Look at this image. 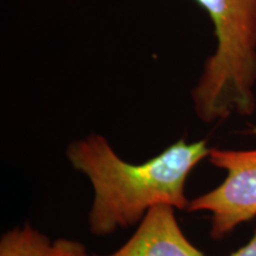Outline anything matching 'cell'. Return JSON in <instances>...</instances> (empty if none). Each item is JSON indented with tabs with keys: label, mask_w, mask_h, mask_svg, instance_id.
I'll use <instances>...</instances> for the list:
<instances>
[{
	"label": "cell",
	"mask_w": 256,
	"mask_h": 256,
	"mask_svg": "<svg viewBox=\"0 0 256 256\" xmlns=\"http://www.w3.org/2000/svg\"><path fill=\"white\" fill-rule=\"evenodd\" d=\"M50 256H90L83 243L69 238H57L54 241Z\"/></svg>",
	"instance_id": "8992f818"
},
{
	"label": "cell",
	"mask_w": 256,
	"mask_h": 256,
	"mask_svg": "<svg viewBox=\"0 0 256 256\" xmlns=\"http://www.w3.org/2000/svg\"><path fill=\"white\" fill-rule=\"evenodd\" d=\"M54 242L28 224L6 232L0 238V256H50Z\"/></svg>",
	"instance_id": "5b68a950"
},
{
	"label": "cell",
	"mask_w": 256,
	"mask_h": 256,
	"mask_svg": "<svg viewBox=\"0 0 256 256\" xmlns=\"http://www.w3.org/2000/svg\"><path fill=\"white\" fill-rule=\"evenodd\" d=\"M174 209L168 204L151 208L132 238L104 256H204L182 232Z\"/></svg>",
	"instance_id": "277c9868"
},
{
	"label": "cell",
	"mask_w": 256,
	"mask_h": 256,
	"mask_svg": "<svg viewBox=\"0 0 256 256\" xmlns=\"http://www.w3.org/2000/svg\"><path fill=\"white\" fill-rule=\"evenodd\" d=\"M209 16L216 46L191 90L194 114L215 124L256 110V0H196Z\"/></svg>",
	"instance_id": "7a4b0ae2"
},
{
	"label": "cell",
	"mask_w": 256,
	"mask_h": 256,
	"mask_svg": "<svg viewBox=\"0 0 256 256\" xmlns=\"http://www.w3.org/2000/svg\"><path fill=\"white\" fill-rule=\"evenodd\" d=\"M210 150L206 140L188 142L180 139L142 164H130L101 134L90 133L74 140L66 147V158L94 188L88 216L90 232L107 236L132 226L159 204L188 210V177L209 156Z\"/></svg>",
	"instance_id": "6da1fadb"
},
{
	"label": "cell",
	"mask_w": 256,
	"mask_h": 256,
	"mask_svg": "<svg viewBox=\"0 0 256 256\" xmlns=\"http://www.w3.org/2000/svg\"><path fill=\"white\" fill-rule=\"evenodd\" d=\"M230 256H256V230L247 244L234 252Z\"/></svg>",
	"instance_id": "52a82bcc"
},
{
	"label": "cell",
	"mask_w": 256,
	"mask_h": 256,
	"mask_svg": "<svg viewBox=\"0 0 256 256\" xmlns=\"http://www.w3.org/2000/svg\"><path fill=\"white\" fill-rule=\"evenodd\" d=\"M209 162L226 172L223 183L188 203L186 211L210 212V236L222 240L256 217V148L210 150Z\"/></svg>",
	"instance_id": "3957f363"
}]
</instances>
